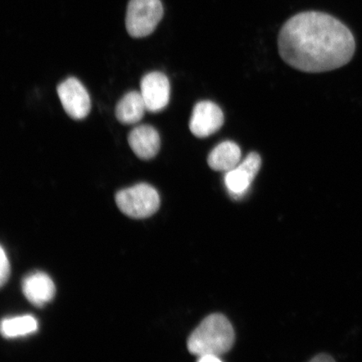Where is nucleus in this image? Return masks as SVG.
I'll return each mask as SVG.
<instances>
[{"label":"nucleus","instance_id":"f257e3e1","mask_svg":"<svg viewBox=\"0 0 362 362\" xmlns=\"http://www.w3.org/2000/svg\"><path fill=\"white\" fill-rule=\"evenodd\" d=\"M279 55L294 69L319 74L349 63L356 49L351 31L329 13L305 11L284 23L278 39Z\"/></svg>","mask_w":362,"mask_h":362},{"label":"nucleus","instance_id":"f03ea898","mask_svg":"<svg viewBox=\"0 0 362 362\" xmlns=\"http://www.w3.org/2000/svg\"><path fill=\"white\" fill-rule=\"evenodd\" d=\"M235 333L232 324L226 316L214 314L207 316L188 339V350L201 357L219 356L232 349Z\"/></svg>","mask_w":362,"mask_h":362},{"label":"nucleus","instance_id":"7ed1b4c3","mask_svg":"<svg viewBox=\"0 0 362 362\" xmlns=\"http://www.w3.org/2000/svg\"><path fill=\"white\" fill-rule=\"evenodd\" d=\"M116 203L126 216L143 219L156 214L160 207V199L156 188L141 183L117 192Z\"/></svg>","mask_w":362,"mask_h":362},{"label":"nucleus","instance_id":"20e7f679","mask_svg":"<svg viewBox=\"0 0 362 362\" xmlns=\"http://www.w3.org/2000/svg\"><path fill=\"white\" fill-rule=\"evenodd\" d=\"M164 16L161 0H130L127 8L126 29L134 38L153 33Z\"/></svg>","mask_w":362,"mask_h":362},{"label":"nucleus","instance_id":"39448f33","mask_svg":"<svg viewBox=\"0 0 362 362\" xmlns=\"http://www.w3.org/2000/svg\"><path fill=\"white\" fill-rule=\"evenodd\" d=\"M57 94L64 110L71 119L81 120L89 115L90 98L78 79L69 78L58 85Z\"/></svg>","mask_w":362,"mask_h":362},{"label":"nucleus","instance_id":"423d86ee","mask_svg":"<svg viewBox=\"0 0 362 362\" xmlns=\"http://www.w3.org/2000/svg\"><path fill=\"white\" fill-rule=\"evenodd\" d=\"M223 124L221 107L211 101H202L194 106L189 126L194 136L204 139L216 133Z\"/></svg>","mask_w":362,"mask_h":362},{"label":"nucleus","instance_id":"0eeeda50","mask_svg":"<svg viewBox=\"0 0 362 362\" xmlns=\"http://www.w3.org/2000/svg\"><path fill=\"white\" fill-rule=\"evenodd\" d=\"M140 93L146 103L147 111L160 112L170 102V81L162 72H149L140 81Z\"/></svg>","mask_w":362,"mask_h":362},{"label":"nucleus","instance_id":"6e6552de","mask_svg":"<svg viewBox=\"0 0 362 362\" xmlns=\"http://www.w3.org/2000/svg\"><path fill=\"white\" fill-rule=\"evenodd\" d=\"M261 165L259 153L251 152L237 167L226 172L225 185L229 192L235 197L245 194L259 173Z\"/></svg>","mask_w":362,"mask_h":362},{"label":"nucleus","instance_id":"1a4fd4ad","mask_svg":"<svg viewBox=\"0 0 362 362\" xmlns=\"http://www.w3.org/2000/svg\"><path fill=\"white\" fill-rule=\"evenodd\" d=\"M128 141L135 155L144 160H151L160 151V134L151 125L135 127L129 134Z\"/></svg>","mask_w":362,"mask_h":362},{"label":"nucleus","instance_id":"9d476101","mask_svg":"<svg viewBox=\"0 0 362 362\" xmlns=\"http://www.w3.org/2000/svg\"><path fill=\"white\" fill-rule=\"evenodd\" d=\"M22 291L31 304L42 307L53 300L56 286L47 274L37 272L26 276L23 280Z\"/></svg>","mask_w":362,"mask_h":362},{"label":"nucleus","instance_id":"9b49d317","mask_svg":"<svg viewBox=\"0 0 362 362\" xmlns=\"http://www.w3.org/2000/svg\"><path fill=\"white\" fill-rule=\"evenodd\" d=\"M241 158V148L238 144L225 141L212 149L207 158V163L211 170L228 172L239 165Z\"/></svg>","mask_w":362,"mask_h":362},{"label":"nucleus","instance_id":"f8f14e48","mask_svg":"<svg viewBox=\"0 0 362 362\" xmlns=\"http://www.w3.org/2000/svg\"><path fill=\"white\" fill-rule=\"evenodd\" d=\"M146 111L141 93L133 90L126 93L117 103L115 115L121 124H134L143 119Z\"/></svg>","mask_w":362,"mask_h":362},{"label":"nucleus","instance_id":"ddd939ff","mask_svg":"<svg viewBox=\"0 0 362 362\" xmlns=\"http://www.w3.org/2000/svg\"><path fill=\"white\" fill-rule=\"evenodd\" d=\"M37 320L31 315L4 319L1 323L2 336L8 339L28 336L37 332Z\"/></svg>","mask_w":362,"mask_h":362},{"label":"nucleus","instance_id":"4468645a","mask_svg":"<svg viewBox=\"0 0 362 362\" xmlns=\"http://www.w3.org/2000/svg\"><path fill=\"white\" fill-rule=\"evenodd\" d=\"M0 250H1V255H0V284L3 287L7 283L8 277H10L11 265L3 247Z\"/></svg>","mask_w":362,"mask_h":362},{"label":"nucleus","instance_id":"2eb2a0df","mask_svg":"<svg viewBox=\"0 0 362 362\" xmlns=\"http://www.w3.org/2000/svg\"><path fill=\"white\" fill-rule=\"evenodd\" d=\"M334 361L332 357L327 354H320L311 359L312 362H332Z\"/></svg>","mask_w":362,"mask_h":362},{"label":"nucleus","instance_id":"dca6fc26","mask_svg":"<svg viewBox=\"0 0 362 362\" xmlns=\"http://www.w3.org/2000/svg\"><path fill=\"white\" fill-rule=\"evenodd\" d=\"M198 361L200 362H221V360L218 356L214 355H206L199 357Z\"/></svg>","mask_w":362,"mask_h":362}]
</instances>
